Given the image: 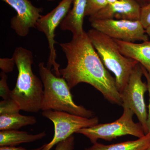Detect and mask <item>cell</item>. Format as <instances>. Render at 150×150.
I'll list each match as a JSON object with an SVG mask.
<instances>
[{
	"label": "cell",
	"mask_w": 150,
	"mask_h": 150,
	"mask_svg": "<svg viewBox=\"0 0 150 150\" xmlns=\"http://www.w3.org/2000/svg\"><path fill=\"white\" fill-rule=\"evenodd\" d=\"M143 75L142 65L139 63L133 70L126 88L121 96L122 107L129 108L137 115L146 135L149 131L144 94L148 88L147 83L142 81Z\"/></svg>",
	"instance_id": "7"
},
{
	"label": "cell",
	"mask_w": 150,
	"mask_h": 150,
	"mask_svg": "<svg viewBox=\"0 0 150 150\" xmlns=\"http://www.w3.org/2000/svg\"><path fill=\"white\" fill-rule=\"evenodd\" d=\"M46 136L45 131L33 135L18 130L2 131L0 132V147L15 146L22 143H31L41 139Z\"/></svg>",
	"instance_id": "14"
},
{
	"label": "cell",
	"mask_w": 150,
	"mask_h": 150,
	"mask_svg": "<svg viewBox=\"0 0 150 150\" xmlns=\"http://www.w3.org/2000/svg\"><path fill=\"white\" fill-rule=\"evenodd\" d=\"M146 150H150V146H149V147L148 148V149H147Z\"/></svg>",
	"instance_id": "29"
},
{
	"label": "cell",
	"mask_w": 150,
	"mask_h": 150,
	"mask_svg": "<svg viewBox=\"0 0 150 150\" xmlns=\"http://www.w3.org/2000/svg\"><path fill=\"white\" fill-rule=\"evenodd\" d=\"M86 0H74L73 7L63 20L60 27L62 30H69L73 35L83 34L84 18L85 16Z\"/></svg>",
	"instance_id": "13"
},
{
	"label": "cell",
	"mask_w": 150,
	"mask_h": 150,
	"mask_svg": "<svg viewBox=\"0 0 150 150\" xmlns=\"http://www.w3.org/2000/svg\"><path fill=\"white\" fill-rule=\"evenodd\" d=\"M142 70H143V74L145 76V78H146V79L148 91H149V106H148L149 112L148 113L147 127L149 133H150V75L149 73L148 72L147 70L142 65Z\"/></svg>",
	"instance_id": "23"
},
{
	"label": "cell",
	"mask_w": 150,
	"mask_h": 150,
	"mask_svg": "<svg viewBox=\"0 0 150 150\" xmlns=\"http://www.w3.org/2000/svg\"><path fill=\"white\" fill-rule=\"evenodd\" d=\"M85 16H91L108 4L107 0H86Z\"/></svg>",
	"instance_id": "17"
},
{
	"label": "cell",
	"mask_w": 150,
	"mask_h": 150,
	"mask_svg": "<svg viewBox=\"0 0 150 150\" xmlns=\"http://www.w3.org/2000/svg\"><path fill=\"white\" fill-rule=\"evenodd\" d=\"M135 1H136L142 7L147 5L150 2V0H135Z\"/></svg>",
	"instance_id": "25"
},
{
	"label": "cell",
	"mask_w": 150,
	"mask_h": 150,
	"mask_svg": "<svg viewBox=\"0 0 150 150\" xmlns=\"http://www.w3.org/2000/svg\"><path fill=\"white\" fill-rule=\"evenodd\" d=\"M42 114L54 123V134L52 140L45 144L41 150H51L54 146L67 139L80 129L94 126L99 122L97 117L88 118L63 111L44 110Z\"/></svg>",
	"instance_id": "6"
},
{
	"label": "cell",
	"mask_w": 150,
	"mask_h": 150,
	"mask_svg": "<svg viewBox=\"0 0 150 150\" xmlns=\"http://www.w3.org/2000/svg\"><path fill=\"white\" fill-rule=\"evenodd\" d=\"M139 21L144 29L150 26V4L142 7Z\"/></svg>",
	"instance_id": "20"
},
{
	"label": "cell",
	"mask_w": 150,
	"mask_h": 150,
	"mask_svg": "<svg viewBox=\"0 0 150 150\" xmlns=\"http://www.w3.org/2000/svg\"><path fill=\"white\" fill-rule=\"evenodd\" d=\"M44 146H45V144L40 147L30 150L26 149L21 147H16L15 146H3L0 147V150H41L44 148Z\"/></svg>",
	"instance_id": "24"
},
{
	"label": "cell",
	"mask_w": 150,
	"mask_h": 150,
	"mask_svg": "<svg viewBox=\"0 0 150 150\" xmlns=\"http://www.w3.org/2000/svg\"><path fill=\"white\" fill-rule=\"evenodd\" d=\"M37 120L35 116H27L19 112L0 115V131L18 130L21 127L35 124Z\"/></svg>",
	"instance_id": "16"
},
{
	"label": "cell",
	"mask_w": 150,
	"mask_h": 150,
	"mask_svg": "<svg viewBox=\"0 0 150 150\" xmlns=\"http://www.w3.org/2000/svg\"><path fill=\"white\" fill-rule=\"evenodd\" d=\"M117 1V0H107L108 4H110V3H114Z\"/></svg>",
	"instance_id": "27"
},
{
	"label": "cell",
	"mask_w": 150,
	"mask_h": 150,
	"mask_svg": "<svg viewBox=\"0 0 150 150\" xmlns=\"http://www.w3.org/2000/svg\"><path fill=\"white\" fill-rule=\"evenodd\" d=\"M142 7L135 0H117L108 4L92 16L90 22L100 20H126L139 21Z\"/></svg>",
	"instance_id": "11"
},
{
	"label": "cell",
	"mask_w": 150,
	"mask_h": 150,
	"mask_svg": "<svg viewBox=\"0 0 150 150\" xmlns=\"http://www.w3.org/2000/svg\"><path fill=\"white\" fill-rule=\"evenodd\" d=\"M39 75L43 85L44 96L41 110H56L69 112L88 118H92L93 112L74 102L67 81L55 76L44 62L38 64Z\"/></svg>",
	"instance_id": "3"
},
{
	"label": "cell",
	"mask_w": 150,
	"mask_h": 150,
	"mask_svg": "<svg viewBox=\"0 0 150 150\" xmlns=\"http://www.w3.org/2000/svg\"><path fill=\"white\" fill-rule=\"evenodd\" d=\"M46 1H54L55 0H46Z\"/></svg>",
	"instance_id": "28"
},
{
	"label": "cell",
	"mask_w": 150,
	"mask_h": 150,
	"mask_svg": "<svg viewBox=\"0 0 150 150\" xmlns=\"http://www.w3.org/2000/svg\"><path fill=\"white\" fill-rule=\"evenodd\" d=\"M150 146V133L135 141L106 145L96 143L84 150H146Z\"/></svg>",
	"instance_id": "15"
},
{
	"label": "cell",
	"mask_w": 150,
	"mask_h": 150,
	"mask_svg": "<svg viewBox=\"0 0 150 150\" xmlns=\"http://www.w3.org/2000/svg\"><path fill=\"white\" fill-rule=\"evenodd\" d=\"M73 1L62 0L51 11L46 15L42 16L38 19L35 25V28L43 33L48 40L50 54L46 67L50 69L53 67V70L58 77H61V75L60 65L56 61L57 54L55 48V44L56 43L54 39L55 31L71 9Z\"/></svg>",
	"instance_id": "8"
},
{
	"label": "cell",
	"mask_w": 150,
	"mask_h": 150,
	"mask_svg": "<svg viewBox=\"0 0 150 150\" xmlns=\"http://www.w3.org/2000/svg\"><path fill=\"white\" fill-rule=\"evenodd\" d=\"M149 4H150V2Z\"/></svg>",
	"instance_id": "30"
},
{
	"label": "cell",
	"mask_w": 150,
	"mask_h": 150,
	"mask_svg": "<svg viewBox=\"0 0 150 150\" xmlns=\"http://www.w3.org/2000/svg\"><path fill=\"white\" fill-rule=\"evenodd\" d=\"M75 138L73 135L67 139L58 143L55 150H74V149Z\"/></svg>",
	"instance_id": "22"
},
{
	"label": "cell",
	"mask_w": 150,
	"mask_h": 150,
	"mask_svg": "<svg viewBox=\"0 0 150 150\" xmlns=\"http://www.w3.org/2000/svg\"><path fill=\"white\" fill-rule=\"evenodd\" d=\"M123 114L120 118L110 123L97 124L94 126L80 129L76 134H82L88 138L92 144L98 139L111 141L113 139L129 135L139 138L146 134L142 124L133 121L134 112L127 107H123Z\"/></svg>",
	"instance_id": "5"
},
{
	"label": "cell",
	"mask_w": 150,
	"mask_h": 150,
	"mask_svg": "<svg viewBox=\"0 0 150 150\" xmlns=\"http://www.w3.org/2000/svg\"><path fill=\"white\" fill-rule=\"evenodd\" d=\"M114 40L123 56L139 62L150 75V40L136 43Z\"/></svg>",
	"instance_id": "12"
},
{
	"label": "cell",
	"mask_w": 150,
	"mask_h": 150,
	"mask_svg": "<svg viewBox=\"0 0 150 150\" xmlns=\"http://www.w3.org/2000/svg\"><path fill=\"white\" fill-rule=\"evenodd\" d=\"M59 45L67 60V67L60 69V74L70 89L81 83L89 84L110 103L122 105L115 79L105 69L87 33L73 35L70 42Z\"/></svg>",
	"instance_id": "1"
},
{
	"label": "cell",
	"mask_w": 150,
	"mask_h": 150,
	"mask_svg": "<svg viewBox=\"0 0 150 150\" xmlns=\"http://www.w3.org/2000/svg\"><path fill=\"white\" fill-rule=\"evenodd\" d=\"M1 80H0V96L4 100L10 99L11 98V91L9 88L7 83V76L6 73H1Z\"/></svg>",
	"instance_id": "19"
},
{
	"label": "cell",
	"mask_w": 150,
	"mask_h": 150,
	"mask_svg": "<svg viewBox=\"0 0 150 150\" xmlns=\"http://www.w3.org/2000/svg\"><path fill=\"white\" fill-rule=\"evenodd\" d=\"M146 33L147 34L149 37L150 38V26L148 27L146 29Z\"/></svg>",
	"instance_id": "26"
},
{
	"label": "cell",
	"mask_w": 150,
	"mask_h": 150,
	"mask_svg": "<svg viewBox=\"0 0 150 150\" xmlns=\"http://www.w3.org/2000/svg\"><path fill=\"white\" fill-rule=\"evenodd\" d=\"M87 34L105 67L115 75L116 87L121 94L139 62L123 56L115 40L102 32L92 28Z\"/></svg>",
	"instance_id": "4"
},
{
	"label": "cell",
	"mask_w": 150,
	"mask_h": 150,
	"mask_svg": "<svg viewBox=\"0 0 150 150\" xmlns=\"http://www.w3.org/2000/svg\"><path fill=\"white\" fill-rule=\"evenodd\" d=\"M90 22L93 28L113 39L132 43L149 40L146 29L140 21L107 19Z\"/></svg>",
	"instance_id": "9"
},
{
	"label": "cell",
	"mask_w": 150,
	"mask_h": 150,
	"mask_svg": "<svg viewBox=\"0 0 150 150\" xmlns=\"http://www.w3.org/2000/svg\"><path fill=\"white\" fill-rule=\"evenodd\" d=\"M16 11V15L12 18L11 26L17 34L25 37L30 28H35L38 20L42 16L43 8H37L29 0H2Z\"/></svg>",
	"instance_id": "10"
},
{
	"label": "cell",
	"mask_w": 150,
	"mask_h": 150,
	"mask_svg": "<svg viewBox=\"0 0 150 150\" xmlns=\"http://www.w3.org/2000/svg\"><path fill=\"white\" fill-rule=\"evenodd\" d=\"M13 57L11 58H1L0 59V68L3 72L8 73L13 71L15 65Z\"/></svg>",
	"instance_id": "21"
},
{
	"label": "cell",
	"mask_w": 150,
	"mask_h": 150,
	"mask_svg": "<svg viewBox=\"0 0 150 150\" xmlns=\"http://www.w3.org/2000/svg\"><path fill=\"white\" fill-rule=\"evenodd\" d=\"M13 57L18 75L15 86L11 91V98L18 104L21 110L38 112L41 110L44 90L42 81L33 71L32 52L20 46L16 48Z\"/></svg>",
	"instance_id": "2"
},
{
	"label": "cell",
	"mask_w": 150,
	"mask_h": 150,
	"mask_svg": "<svg viewBox=\"0 0 150 150\" xmlns=\"http://www.w3.org/2000/svg\"><path fill=\"white\" fill-rule=\"evenodd\" d=\"M21 110L19 105L13 100H3L0 102V115L19 112Z\"/></svg>",
	"instance_id": "18"
}]
</instances>
